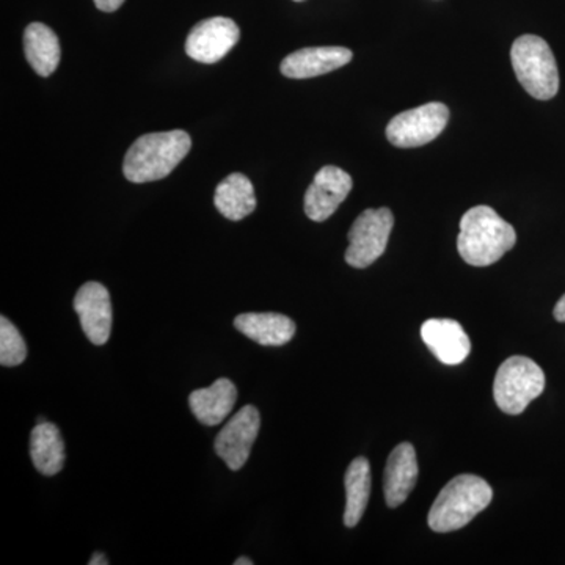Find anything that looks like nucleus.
Listing matches in <instances>:
<instances>
[{"label":"nucleus","instance_id":"f257e3e1","mask_svg":"<svg viewBox=\"0 0 565 565\" xmlns=\"http://www.w3.org/2000/svg\"><path fill=\"white\" fill-rule=\"evenodd\" d=\"M515 243L514 226L503 221L493 207L481 204L465 212L457 237V250L465 263L475 267L492 266Z\"/></svg>","mask_w":565,"mask_h":565},{"label":"nucleus","instance_id":"f03ea898","mask_svg":"<svg viewBox=\"0 0 565 565\" xmlns=\"http://www.w3.org/2000/svg\"><path fill=\"white\" fill-rule=\"evenodd\" d=\"M191 148V136L181 129L145 134L126 152L122 173L134 184L161 181L184 161Z\"/></svg>","mask_w":565,"mask_h":565},{"label":"nucleus","instance_id":"7ed1b4c3","mask_svg":"<svg viewBox=\"0 0 565 565\" xmlns=\"http://www.w3.org/2000/svg\"><path fill=\"white\" fill-rule=\"evenodd\" d=\"M493 490L489 482L475 475H460L451 479L438 493L430 508V530L435 533H452L467 526L479 512L492 503Z\"/></svg>","mask_w":565,"mask_h":565},{"label":"nucleus","instance_id":"20e7f679","mask_svg":"<svg viewBox=\"0 0 565 565\" xmlns=\"http://www.w3.org/2000/svg\"><path fill=\"white\" fill-rule=\"evenodd\" d=\"M512 66L522 87L539 102H548L559 92V71L552 47L541 36H519L512 44Z\"/></svg>","mask_w":565,"mask_h":565},{"label":"nucleus","instance_id":"39448f33","mask_svg":"<svg viewBox=\"0 0 565 565\" xmlns=\"http://www.w3.org/2000/svg\"><path fill=\"white\" fill-rule=\"evenodd\" d=\"M544 390V371L527 356H511L498 367L494 375V403L508 415L523 414Z\"/></svg>","mask_w":565,"mask_h":565},{"label":"nucleus","instance_id":"423d86ee","mask_svg":"<svg viewBox=\"0 0 565 565\" xmlns=\"http://www.w3.org/2000/svg\"><path fill=\"white\" fill-rule=\"evenodd\" d=\"M393 225L394 215L388 207L363 211L348 234L345 263L355 269H366L377 262L386 250Z\"/></svg>","mask_w":565,"mask_h":565},{"label":"nucleus","instance_id":"0eeeda50","mask_svg":"<svg viewBox=\"0 0 565 565\" xmlns=\"http://www.w3.org/2000/svg\"><path fill=\"white\" fill-rule=\"evenodd\" d=\"M448 121L449 109L444 103H427L393 117L386 137L397 148L423 147L437 139Z\"/></svg>","mask_w":565,"mask_h":565},{"label":"nucleus","instance_id":"6e6552de","mask_svg":"<svg viewBox=\"0 0 565 565\" xmlns=\"http://www.w3.org/2000/svg\"><path fill=\"white\" fill-rule=\"evenodd\" d=\"M259 427H262V416L258 408L245 405L217 435L215 452L230 470H241L247 463L253 445L258 438Z\"/></svg>","mask_w":565,"mask_h":565},{"label":"nucleus","instance_id":"1a4fd4ad","mask_svg":"<svg viewBox=\"0 0 565 565\" xmlns=\"http://www.w3.org/2000/svg\"><path fill=\"white\" fill-rule=\"evenodd\" d=\"M241 39L239 25L230 18L215 17L193 25L185 40V54L195 62L212 65L226 57Z\"/></svg>","mask_w":565,"mask_h":565},{"label":"nucleus","instance_id":"9d476101","mask_svg":"<svg viewBox=\"0 0 565 565\" xmlns=\"http://www.w3.org/2000/svg\"><path fill=\"white\" fill-rule=\"evenodd\" d=\"M352 188L351 174L340 167H322L316 173L313 184L305 192V214L310 221L326 222L348 199Z\"/></svg>","mask_w":565,"mask_h":565},{"label":"nucleus","instance_id":"9b49d317","mask_svg":"<svg viewBox=\"0 0 565 565\" xmlns=\"http://www.w3.org/2000/svg\"><path fill=\"white\" fill-rule=\"evenodd\" d=\"M74 311L79 315L81 327L95 345L109 341L111 332L110 294L98 281H88L74 297Z\"/></svg>","mask_w":565,"mask_h":565},{"label":"nucleus","instance_id":"f8f14e48","mask_svg":"<svg viewBox=\"0 0 565 565\" xmlns=\"http://www.w3.org/2000/svg\"><path fill=\"white\" fill-rule=\"evenodd\" d=\"M352 57V51L348 47H305L289 54L281 62L280 71L282 76L289 79H311V77L343 68Z\"/></svg>","mask_w":565,"mask_h":565},{"label":"nucleus","instance_id":"ddd939ff","mask_svg":"<svg viewBox=\"0 0 565 565\" xmlns=\"http://www.w3.org/2000/svg\"><path fill=\"white\" fill-rule=\"evenodd\" d=\"M422 338L435 359L455 366L463 363L471 352V341L455 319H429L423 323Z\"/></svg>","mask_w":565,"mask_h":565},{"label":"nucleus","instance_id":"4468645a","mask_svg":"<svg viewBox=\"0 0 565 565\" xmlns=\"http://www.w3.org/2000/svg\"><path fill=\"white\" fill-rule=\"evenodd\" d=\"M418 481V460L414 446L401 444L393 449L385 467L384 492L386 504L397 508L407 500Z\"/></svg>","mask_w":565,"mask_h":565},{"label":"nucleus","instance_id":"2eb2a0df","mask_svg":"<svg viewBox=\"0 0 565 565\" xmlns=\"http://www.w3.org/2000/svg\"><path fill=\"white\" fill-rule=\"evenodd\" d=\"M237 390L228 379H218L207 388L195 390L189 397L192 414L204 426H217L232 414Z\"/></svg>","mask_w":565,"mask_h":565},{"label":"nucleus","instance_id":"dca6fc26","mask_svg":"<svg viewBox=\"0 0 565 565\" xmlns=\"http://www.w3.org/2000/svg\"><path fill=\"white\" fill-rule=\"evenodd\" d=\"M234 327L245 337L262 345H285L296 334L291 318L278 313H245L234 319Z\"/></svg>","mask_w":565,"mask_h":565},{"label":"nucleus","instance_id":"f3484780","mask_svg":"<svg viewBox=\"0 0 565 565\" xmlns=\"http://www.w3.org/2000/svg\"><path fill=\"white\" fill-rule=\"evenodd\" d=\"M24 52L29 65L41 77H50L61 63V43L47 25L32 22L24 32Z\"/></svg>","mask_w":565,"mask_h":565},{"label":"nucleus","instance_id":"a211bd4d","mask_svg":"<svg viewBox=\"0 0 565 565\" xmlns=\"http://www.w3.org/2000/svg\"><path fill=\"white\" fill-rule=\"evenodd\" d=\"M214 203L223 217L243 221L256 210L255 188L244 174H230L215 189Z\"/></svg>","mask_w":565,"mask_h":565},{"label":"nucleus","instance_id":"6ab92c4d","mask_svg":"<svg viewBox=\"0 0 565 565\" xmlns=\"http://www.w3.org/2000/svg\"><path fill=\"white\" fill-rule=\"evenodd\" d=\"M31 457L41 475L61 473L65 465V444L55 424H36L31 434Z\"/></svg>","mask_w":565,"mask_h":565},{"label":"nucleus","instance_id":"aec40b11","mask_svg":"<svg viewBox=\"0 0 565 565\" xmlns=\"http://www.w3.org/2000/svg\"><path fill=\"white\" fill-rule=\"evenodd\" d=\"M345 511L344 525L353 527L359 525L366 511L371 494V465L364 457H356L349 465L344 478Z\"/></svg>","mask_w":565,"mask_h":565},{"label":"nucleus","instance_id":"412c9836","mask_svg":"<svg viewBox=\"0 0 565 565\" xmlns=\"http://www.w3.org/2000/svg\"><path fill=\"white\" fill-rule=\"evenodd\" d=\"M28 356V345L20 330L7 318H0V363L13 367L24 363Z\"/></svg>","mask_w":565,"mask_h":565},{"label":"nucleus","instance_id":"4be33fe9","mask_svg":"<svg viewBox=\"0 0 565 565\" xmlns=\"http://www.w3.org/2000/svg\"><path fill=\"white\" fill-rule=\"evenodd\" d=\"M125 3V0H95L96 9L111 13L117 11Z\"/></svg>","mask_w":565,"mask_h":565},{"label":"nucleus","instance_id":"5701e85b","mask_svg":"<svg viewBox=\"0 0 565 565\" xmlns=\"http://www.w3.org/2000/svg\"><path fill=\"white\" fill-rule=\"evenodd\" d=\"M553 316H555L557 322H565V294L557 300Z\"/></svg>","mask_w":565,"mask_h":565},{"label":"nucleus","instance_id":"b1692460","mask_svg":"<svg viewBox=\"0 0 565 565\" xmlns=\"http://www.w3.org/2000/svg\"><path fill=\"white\" fill-rule=\"evenodd\" d=\"M90 565H107L109 564V559H107L106 556L102 555V553H95V555L92 556Z\"/></svg>","mask_w":565,"mask_h":565},{"label":"nucleus","instance_id":"393cba45","mask_svg":"<svg viewBox=\"0 0 565 565\" xmlns=\"http://www.w3.org/2000/svg\"><path fill=\"white\" fill-rule=\"evenodd\" d=\"M253 561L248 559V557H239V559L234 561V565H252Z\"/></svg>","mask_w":565,"mask_h":565},{"label":"nucleus","instance_id":"a878e982","mask_svg":"<svg viewBox=\"0 0 565 565\" xmlns=\"http://www.w3.org/2000/svg\"><path fill=\"white\" fill-rule=\"evenodd\" d=\"M294 2H303V0H294Z\"/></svg>","mask_w":565,"mask_h":565}]
</instances>
